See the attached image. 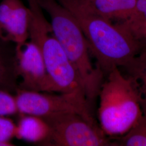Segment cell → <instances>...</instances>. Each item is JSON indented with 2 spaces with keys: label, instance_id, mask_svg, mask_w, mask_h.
Masks as SVG:
<instances>
[{
  "label": "cell",
  "instance_id": "cell-3",
  "mask_svg": "<svg viewBox=\"0 0 146 146\" xmlns=\"http://www.w3.org/2000/svg\"><path fill=\"white\" fill-rule=\"evenodd\" d=\"M27 1L29 12V37L41 52L55 92L74 94L88 101L78 73L55 36L38 0Z\"/></svg>",
  "mask_w": 146,
  "mask_h": 146
},
{
  "label": "cell",
  "instance_id": "cell-1",
  "mask_svg": "<svg viewBox=\"0 0 146 146\" xmlns=\"http://www.w3.org/2000/svg\"><path fill=\"white\" fill-rule=\"evenodd\" d=\"M78 21L98 67L107 75L115 67H126L143 48L131 33L121 25L89 9L83 0H58Z\"/></svg>",
  "mask_w": 146,
  "mask_h": 146
},
{
  "label": "cell",
  "instance_id": "cell-4",
  "mask_svg": "<svg viewBox=\"0 0 146 146\" xmlns=\"http://www.w3.org/2000/svg\"><path fill=\"white\" fill-rule=\"evenodd\" d=\"M100 90L98 115L100 128L106 135L119 137L131 129L142 114L131 81L118 67L107 75Z\"/></svg>",
  "mask_w": 146,
  "mask_h": 146
},
{
  "label": "cell",
  "instance_id": "cell-8",
  "mask_svg": "<svg viewBox=\"0 0 146 146\" xmlns=\"http://www.w3.org/2000/svg\"><path fill=\"white\" fill-rule=\"evenodd\" d=\"M29 12L20 0L0 1V39L16 46L29 37Z\"/></svg>",
  "mask_w": 146,
  "mask_h": 146
},
{
  "label": "cell",
  "instance_id": "cell-6",
  "mask_svg": "<svg viewBox=\"0 0 146 146\" xmlns=\"http://www.w3.org/2000/svg\"><path fill=\"white\" fill-rule=\"evenodd\" d=\"M15 96L18 112L21 114L43 117L75 113L90 123L97 125L91 113L89 102L77 95L64 93L55 95L18 89Z\"/></svg>",
  "mask_w": 146,
  "mask_h": 146
},
{
  "label": "cell",
  "instance_id": "cell-14",
  "mask_svg": "<svg viewBox=\"0 0 146 146\" xmlns=\"http://www.w3.org/2000/svg\"><path fill=\"white\" fill-rule=\"evenodd\" d=\"M115 146H146V113H142L140 119L129 131L123 135L115 137Z\"/></svg>",
  "mask_w": 146,
  "mask_h": 146
},
{
  "label": "cell",
  "instance_id": "cell-9",
  "mask_svg": "<svg viewBox=\"0 0 146 146\" xmlns=\"http://www.w3.org/2000/svg\"><path fill=\"white\" fill-rule=\"evenodd\" d=\"M89 9L104 18L125 21L135 8L137 0H83Z\"/></svg>",
  "mask_w": 146,
  "mask_h": 146
},
{
  "label": "cell",
  "instance_id": "cell-11",
  "mask_svg": "<svg viewBox=\"0 0 146 146\" xmlns=\"http://www.w3.org/2000/svg\"><path fill=\"white\" fill-rule=\"evenodd\" d=\"M8 42L0 39V89L11 93L19 88L17 81L15 50L13 52L7 46Z\"/></svg>",
  "mask_w": 146,
  "mask_h": 146
},
{
  "label": "cell",
  "instance_id": "cell-18",
  "mask_svg": "<svg viewBox=\"0 0 146 146\" xmlns=\"http://www.w3.org/2000/svg\"><path fill=\"white\" fill-rule=\"evenodd\" d=\"M1 1V0H0V1Z\"/></svg>",
  "mask_w": 146,
  "mask_h": 146
},
{
  "label": "cell",
  "instance_id": "cell-16",
  "mask_svg": "<svg viewBox=\"0 0 146 146\" xmlns=\"http://www.w3.org/2000/svg\"><path fill=\"white\" fill-rule=\"evenodd\" d=\"M16 125L6 116H0V141L11 142L15 137Z\"/></svg>",
  "mask_w": 146,
  "mask_h": 146
},
{
  "label": "cell",
  "instance_id": "cell-7",
  "mask_svg": "<svg viewBox=\"0 0 146 146\" xmlns=\"http://www.w3.org/2000/svg\"><path fill=\"white\" fill-rule=\"evenodd\" d=\"M19 88L38 92H55L39 48L33 42L16 46Z\"/></svg>",
  "mask_w": 146,
  "mask_h": 146
},
{
  "label": "cell",
  "instance_id": "cell-15",
  "mask_svg": "<svg viewBox=\"0 0 146 146\" xmlns=\"http://www.w3.org/2000/svg\"><path fill=\"white\" fill-rule=\"evenodd\" d=\"M17 113L19 112L15 95L0 89V116H7Z\"/></svg>",
  "mask_w": 146,
  "mask_h": 146
},
{
  "label": "cell",
  "instance_id": "cell-5",
  "mask_svg": "<svg viewBox=\"0 0 146 146\" xmlns=\"http://www.w3.org/2000/svg\"><path fill=\"white\" fill-rule=\"evenodd\" d=\"M50 134L42 145L52 146H115L97 125L75 113H64L42 117Z\"/></svg>",
  "mask_w": 146,
  "mask_h": 146
},
{
  "label": "cell",
  "instance_id": "cell-12",
  "mask_svg": "<svg viewBox=\"0 0 146 146\" xmlns=\"http://www.w3.org/2000/svg\"><path fill=\"white\" fill-rule=\"evenodd\" d=\"M141 105L142 113H146V47L125 67Z\"/></svg>",
  "mask_w": 146,
  "mask_h": 146
},
{
  "label": "cell",
  "instance_id": "cell-2",
  "mask_svg": "<svg viewBox=\"0 0 146 146\" xmlns=\"http://www.w3.org/2000/svg\"><path fill=\"white\" fill-rule=\"evenodd\" d=\"M51 20L52 31L69 61L78 73L90 104L99 96L104 74L94 67L87 42L78 21L58 0H38Z\"/></svg>",
  "mask_w": 146,
  "mask_h": 146
},
{
  "label": "cell",
  "instance_id": "cell-10",
  "mask_svg": "<svg viewBox=\"0 0 146 146\" xmlns=\"http://www.w3.org/2000/svg\"><path fill=\"white\" fill-rule=\"evenodd\" d=\"M50 134V128L41 117L22 114L16 125L15 137L20 140L42 143Z\"/></svg>",
  "mask_w": 146,
  "mask_h": 146
},
{
  "label": "cell",
  "instance_id": "cell-17",
  "mask_svg": "<svg viewBox=\"0 0 146 146\" xmlns=\"http://www.w3.org/2000/svg\"><path fill=\"white\" fill-rule=\"evenodd\" d=\"M14 146L12 145L11 142H3L0 141V146Z\"/></svg>",
  "mask_w": 146,
  "mask_h": 146
},
{
  "label": "cell",
  "instance_id": "cell-13",
  "mask_svg": "<svg viewBox=\"0 0 146 146\" xmlns=\"http://www.w3.org/2000/svg\"><path fill=\"white\" fill-rule=\"evenodd\" d=\"M120 25L146 47V0H137L135 8L131 16Z\"/></svg>",
  "mask_w": 146,
  "mask_h": 146
}]
</instances>
